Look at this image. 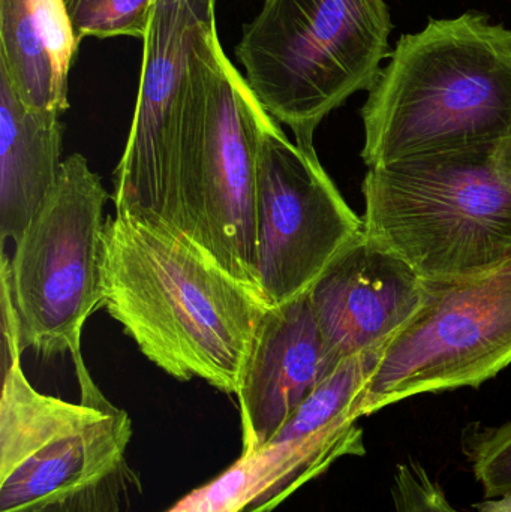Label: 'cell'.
<instances>
[{"mask_svg": "<svg viewBox=\"0 0 511 512\" xmlns=\"http://www.w3.org/2000/svg\"><path fill=\"white\" fill-rule=\"evenodd\" d=\"M102 307L147 360L177 381L236 394L272 304L197 242L159 221L116 210L102 233Z\"/></svg>", "mask_w": 511, "mask_h": 512, "instance_id": "1", "label": "cell"}, {"mask_svg": "<svg viewBox=\"0 0 511 512\" xmlns=\"http://www.w3.org/2000/svg\"><path fill=\"white\" fill-rule=\"evenodd\" d=\"M369 168L511 137V29L468 11L396 42L362 108Z\"/></svg>", "mask_w": 511, "mask_h": 512, "instance_id": "2", "label": "cell"}, {"mask_svg": "<svg viewBox=\"0 0 511 512\" xmlns=\"http://www.w3.org/2000/svg\"><path fill=\"white\" fill-rule=\"evenodd\" d=\"M363 233L422 279L482 273L511 256V137L369 168Z\"/></svg>", "mask_w": 511, "mask_h": 512, "instance_id": "3", "label": "cell"}, {"mask_svg": "<svg viewBox=\"0 0 511 512\" xmlns=\"http://www.w3.org/2000/svg\"><path fill=\"white\" fill-rule=\"evenodd\" d=\"M392 32L386 0H264L236 57L264 110L315 150L320 123L377 83Z\"/></svg>", "mask_w": 511, "mask_h": 512, "instance_id": "4", "label": "cell"}, {"mask_svg": "<svg viewBox=\"0 0 511 512\" xmlns=\"http://www.w3.org/2000/svg\"><path fill=\"white\" fill-rule=\"evenodd\" d=\"M273 122L218 36L180 146L177 230L258 289V165Z\"/></svg>", "mask_w": 511, "mask_h": 512, "instance_id": "5", "label": "cell"}, {"mask_svg": "<svg viewBox=\"0 0 511 512\" xmlns=\"http://www.w3.org/2000/svg\"><path fill=\"white\" fill-rule=\"evenodd\" d=\"M107 201L101 177L87 159L80 153L69 156L8 258L23 348L45 358L69 352L81 390L95 385L81 357V334L89 316L102 307V210Z\"/></svg>", "mask_w": 511, "mask_h": 512, "instance_id": "6", "label": "cell"}, {"mask_svg": "<svg viewBox=\"0 0 511 512\" xmlns=\"http://www.w3.org/2000/svg\"><path fill=\"white\" fill-rule=\"evenodd\" d=\"M510 364L511 256L471 276L423 279L419 310L378 354L360 417L419 394L480 387Z\"/></svg>", "mask_w": 511, "mask_h": 512, "instance_id": "7", "label": "cell"}, {"mask_svg": "<svg viewBox=\"0 0 511 512\" xmlns=\"http://www.w3.org/2000/svg\"><path fill=\"white\" fill-rule=\"evenodd\" d=\"M216 36V0H156L134 119L114 171L116 210L177 230L180 146Z\"/></svg>", "mask_w": 511, "mask_h": 512, "instance_id": "8", "label": "cell"}, {"mask_svg": "<svg viewBox=\"0 0 511 512\" xmlns=\"http://www.w3.org/2000/svg\"><path fill=\"white\" fill-rule=\"evenodd\" d=\"M0 512H23L96 483L125 463L132 421L107 399L39 393L21 363L2 373Z\"/></svg>", "mask_w": 511, "mask_h": 512, "instance_id": "9", "label": "cell"}, {"mask_svg": "<svg viewBox=\"0 0 511 512\" xmlns=\"http://www.w3.org/2000/svg\"><path fill=\"white\" fill-rule=\"evenodd\" d=\"M363 233L315 150L288 140L279 122L264 137L257 182V280L272 306L308 292Z\"/></svg>", "mask_w": 511, "mask_h": 512, "instance_id": "10", "label": "cell"}, {"mask_svg": "<svg viewBox=\"0 0 511 512\" xmlns=\"http://www.w3.org/2000/svg\"><path fill=\"white\" fill-rule=\"evenodd\" d=\"M312 309L333 367L380 352L423 300V279L384 246L360 234L309 289Z\"/></svg>", "mask_w": 511, "mask_h": 512, "instance_id": "11", "label": "cell"}, {"mask_svg": "<svg viewBox=\"0 0 511 512\" xmlns=\"http://www.w3.org/2000/svg\"><path fill=\"white\" fill-rule=\"evenodd\" d=\"M309 291L267 310L240 375L236 396L243 454L273 441L288 418L335 370Z\"/></svg>", "mask_w": 511, "mask_h": 512, "instance_id": "12", "label": "cell"}, {"mask_svg": "<svg viewBox=\"0 0 511 512\" xmlns=\"http://www.w3.org/2000/svg\"><path fill=\"white\" fill-rule=\"evenodd\" d=\"M359 426L329 430L242 454L224 474L194 490L167 512H270L336 460L365 456Z\"/></svg>", "mask_w": 511, "mask_h": 512, "instance_id": "13", "label": "cell"}, {"mask_svg": "<svg viewBox=\"0 0 511 512\" xmlns=\"http://www.w3.org/2000/svg\"><path fill=\"white\" fill-rule=\"evenodd\" d=\"M80 42L65 0H0V74L30 110H68Z\"/></svg>", "mask_w": 511, "mask_h": 512, "instance_id": "14", "label": "cell"}, {"mask_svg": "<svg viewBox=\"0 0 511 512\" xmlns=\"http://www.w3.org/2000/svg\"><path fill=\"white\" fill-rule=\"evenodd\" d=\"M62 114L27 108L0 74V237L17 243L62 171Z\"/></svg>", "mask_w": 511, "mask_h": 512, "instance_id": "15", "label": "cell"}, {"mask_svg": "<svg viewBox=\"0 0 511 512\" xmlns=\"http://www.w3.org/2000/svg\"><path fill=\"white\" fill-rule=\"evenodd\" d=\"M78 39H143L156 0H65Z\"/></svg>", "mask_w": 511, "mask_h": 512, "instance_id": "16", "label": "cell"}, {"mask_svg": "<svg viewBox=\"0 0 511 512\" xmlns=\"http://www.w3.org/2000/svg\"><path fill=\"white\" fill-rule=\"evenodd\" d=\"M461 447L485 498L511 496V423L471 424L462 433Z\"/></svg>", "mask_w": 511, "mask_h": 512, "instance_id": "17", "label": "cell"}, {"mask_svg": "<svg viewBox=\"0 0 511 512\" xmlns=\"http://www.w3.org/2000/svg\"><path fill=\"white\" fill-rule=\"evenodd\" d=\"M132 480L125 462L96 483L23 512H126Z\"/></svg>", "mask_w": 511, "mask_h": 512, "instance_id": "18", "label": "cell"}, {"mask_svg": "<svg viewBox=\"0 0 511 512\" xmlns=\"http://www.w3.org/2000/svg\"><path fill=\"white\" fill-rule=\"evenodd\" d=\"M392 498L396 512H461L450 504L443 487L414 460L396 466Z\"/></svg>", "mask_w": 511, "mask_h": 512, "instance_id": "19", "label": "cell"}, {"mask_svg": "<svg viewBox=\"0 0 511 512\" xmlns=\"http://www.w3.org/2000/svg\"><path fill=\"white\" fill-rule=\"evenodd\" d=\"M0 288H2V373L11 369L14 364L21 363L24 352L23 337H21V322L17 307L12 298L11 285L8 276V255H2L0 267Z\"/></svg>", "mask_w": 511, "mask_h": 512, "instance_id": "20", "label": "cell"}]
</instances>
